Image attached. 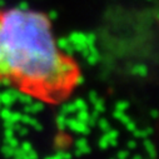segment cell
<instances>
[{
	"instance_id": "obj_39",
	"label": "cell",
	"mask_w": 159,
	"mask_h": 159,
	"mask_svg": "<svg viewBox=\"0 0 159 159\" xmlns=\"http://www.w3.org/2000/svg\"><path fill=\"white\" fill-rule=\"evenodd\" d=\"M47 16H48V19H49L50 21L57 20V19H58V11H57V10H50L49 14H48Z\"/></svg>"
},
{
	"instance_id": "obj_14",
	"label": "cell",
	"mask_w": 159,
	"mask_h": 159,
	"mask_svg": "<svg viewBox=\"0 0 159 159\" xmlns=\"http://www.w3.org/2000/svg\"><path fill=\"white\" fill-rule=\"evenodd\" d=\"M76 119L79 122H83V123H88V119H89V116H90V113L87 110V109H84V110H76Z\"/></svg>"
},
{
	"instance_id": "obj_12",
	"label": "cell",
	"mask_w": 159,
	"mask_h": 159,
	"mask_svg": "<svg viewBox=\"0 0 159 159\" xmlns=\"http://www.w3.org/2000/svg\"><path fill=\"white\" fill-rule=\"evenodd\" d=\"M36 122H38L36 119L31 118L30 114H26V113L21 114V116H20V123H23V124H25V125H31V127H34V125L36 124Z\"/></svg>"
},
{
	"instance_id": "obj_42",
	"label": "cell",
	"mask_w": 159,
	"mask_h": 159,
	"mask_svg": "<svg viewBox=\"0 0 159 159\" xmlns=\"http://www.w3.org/2000/svg\"><path fill=\"white\" fill-rule=\"evenodd\" d=\"M79 150H80V153H82V155L83 154H89V153H92V149H90V147L87 144V145H84V147H82V148H78Z\"/></svg>"
},
{
	"instance_id": "obj_35",
	"label": "cell",
	"mask_w": 159,
	"mask_h": 159,
	"mask_svg": "<svg viewBox=\"0 0 159 159\" xmlns=\"http://www.w3.org/2000/svg\"><path fill=\"white\" fill-rule=\"evenodd\" d=\"M116 157L119 159H127V158H129V150H119Z\"/></svg>"
},
{
	"instance_id": "obj_3",
	"label": "cell",
	"mask_w": 159,
	"mask_h": 159,
	"mask_svg": "<svg viewBox=\"0 0 159 159\" xmlns=\"http://www.w3.org/2000/svg\"><path fill=\"white\" fill-rule=\"evenodd\" d=\"M44 110V103L43 102H31L30 104H25L24 113L26 114H38Z\"/></svg>"
},
{
	"instance_id": "obj_10",
	"label": "cell",
	"mask_w": 159,
	"mask_h": 159,
	"mask_svg": "<svg viewBox=\"0 0 159 159\" xmlns=\"http://www.w3.org/2000/svg\"><path fill=\"white\" fill-rule=\"evenodd\" d=\"M143 144H144V148H145V150L148 152L149 157H150L152 159H154L155 155H157V153H155V147H154V144L152 143V140L148 139V137H147V138H144Z\"/></svg>"
},
{
	"instance_id": "obj_28",
	"label": "cell",
	"mask_w": 159,
	"mask_h": 159,
	"mask_svg": "<svg viewBox=\"0 0 159 159\" xmlns=\"http://www.w3.org/2000/svg\"><path fill=\"white\" fill-rule=\"evenodd\" d=\"M98 144H99V148H100V149H103V150L108 149V147H109V138L104 134V135L99 139V143H98Z\"/></svg>"
},
{
	"instance_id": "obj_53",
	"label": "cell",
	"mask_w": 159,
	"mask_h": 159,
	"mask_svg": "<svg viewBox=\"0 0 159 159\" xmlns=\"http://www.w3.org/2000/svg\"><path fill=\"white\" fill-rule=\"evenodd\" d=\"M150 115H152V118H153V119H157V118H158V111H157V109H152Z\"/></svg>"
},
{
	"instance_id": "obj_19",
	"label": "cell",
	"mask_w": 159,
	"mask_h": 159,
	"mask_svg": "<svg viewBox=\"0 0 159 159\" xmlns=\"http://www.w3.org/2000/svg\"><path fill=\"white\" fill-rule=\"evenodd\" d=\"M84 76L82 74H74V76L71 78V84L74 85H83L84 84Z\"/></svg>"
},
{
	"instance_id": "obj_45",
	"label": "cell",
	"mask_w": 159,
	"mask_h": 159,
	"mask_svg": "<svg viewBox=\"0 0 159 159\" xmlns=\"http://www.w3.org/2000/svg\"><path fill=\"white\" fill-rule=\"evenodd\" d=\"M97 120H98L97 118H94V116H92V115H90V116H89V119H88V123H87V124H88L89 127H94V125L97 124Z\"/></svg>"
},
{
	"instance_id": "obj_41",
	"label": "cell",
	"mask_w": 159,
	"mask_h": 159,
	"mask_svg": "<svg viewBox=\"0 0 159 159\" xmlns=\"http://www.w3.org/2000/svg\"><path fill=\"white\" fill-rule=\"evenodd\" d=\"M14 133H15V130H14L13 128H5V130H4V137H7V138L14 137Z\"/></svg>"
},
{
	"instance_id": "obj_8",
	"label": "cell",
	"mask_w": 159,
	"mask_h": 159,
	"mask_svg": "<svg viewBox=\"0 0 159 159\" xmlns=\"http://www.w3.org/2000/svg\"><path fill=\"white\" fill-rule=\"evenodd\" d=\"M55 123H57V127H58L59 132H64L66 129V115L59 113L55 118Z\"/></svg>"
},
{
	"instance_id": "obj_29",
	"label": "cell",
	"mask_w": 159,
	"mask_h": 159,
	"mask_svg": "<svg viewBox=\"0 0 159 159\" xmlns=\"http://www.w3.org/2000/svg\"><path fill=\"white\" fill-rule=\"evenodd\" d=\"M11 114V110L9 109V107H5L3 109H0V118L3 119V120H7V119L10 116Z\"/></svg>"
},
{
	"instance_id": "obj_22",
	"label": "cell",
	"mask_w": 159,
	"mask_h": 159,
	"mask_svg": "<svg viewBox=\"0 0 159 159\" xmlns=\"http://www.w3.org/2000/svg\"><path fill=\"white\" fill-rule=\"evenodd\" d=\"M68 44H70V43H69V40H68V38H59L58 40L55 42L57 48H58V49H60V50H63Z\"/></svg>"
},
{
	"instance_id": "obj_1",
	"label": "cell",
	"mask_w": 159,
	"mask_h": 159,
	"mask_svg": "<svg viewBox=\"0 0 159 159\" xmlns=\"http://www.w3.org/2000/svg\"><path fill=\"white\" fill-rule=\"evenodd\" d=\"M61 60L45 14L18 8L0 13V61L10 65L16 83L60 100V90L71 84L59 74Z\"/></svg>"
},
{
	"instance_id": "obj_26",
	"label": "cell",
	"mask_w": 159,
	"mask_h": 159,
	"mask_svg": "<svg viewBox=\"0 0 159 159\" xmlns=\"http://www.w3.org/2000/svg\"><path fill=\"white\" fill-rule=\"evenodd\" d=\"M128 108H129V102H125V100H120V102H116V103H115V109H116V110L125 111Z\"/></svg>"
},
{
	"instance_id": "obj_46",
	"label": "cell",
	"mask_w": 159,
	"mask_h": 159,
	"mask_svg": "<svg viewBox=\"0 0 159 159\" xmlns=\"http://www.w3.org/2000/svg\"><path fill=\"white\" fill-rule=\"evenodd\" d=\"M73 47H74V50H75V52L80 53L84 48H87V44H75V45H73Z\"/></svg>"
},
{
	"instance_id": "obj_47",
	"label": "cell",
	"mask_w": 159,
	"mask_h": 159,
	"mask_svg": "<svg viewBox=\"0 0 159 159\" xmlns=\"http://www.w3.org/2000/svg\"><path fill=\"white\" fill-rule=\"evenodd\" d=\"M124 114V111H120V110H114V113H113V116L115 118V119H118V120H119V119H120L122 118V115Z\"/></svg>"
},
{
	"instance_id": "obj_34",
	"label": "cell",
	"mask_w": 159,
	"mask_h": 159,
	"mask_svg": "<svg viewBox=\"0 0 159 159\" xmlns=\"http://www.w3.org/2000/svg\"><path fill=\"white\" fill-rule=\"evenodd\" d=\"M87 144H88V142H87L85 138H79V139L75 140V147L76 148H82V147H84Z\"/></svg>"
},
{
	"instance_id": "obj_31",
	"label": "cell",
	"mask_w": 159,
	"mask_h": 159,
	"mask_svg": "<svg viewBox=\"0 0 159 159\" xmlns=\"http://www.w3.org/2000/svg\"><path fill=\"white\" fill-rule=\"evenodd\" d=\"M63 52L65 53V55H66V57H73V54L75 53L73 44H68V45H66V47L63 49Z\"/></svg>"
},
{
	"instance_id": "obj_37",
	"label": "cell",
	"mask_w": 159,
	"mask_h": 159,
	"mask_svg": "<svg viewBox=\"0 0 159 159\" xmlns=\"http://www.w3.org/2000/svg\"><path fill=\"white\" fill-rule=\"evenodd\" d=\"M88 97H89V102H90V103H95V102L98 100V98H99L98 94H97V92H94V90L89 92V95H88Z\"/></svg>"
},
{
	"instance_id": "obj_2",
	"label": "cell",
	"mask_w": 159,
	"mask_h": 159,
	"mask_svg": "<svg viewBox=\"0 0 159 159\" xmlns=\"http://www.w3.org/2000/svg\"><path fill=\"white\" fill-rule=\"evenodd\" d=\"M69 127V129L74 133H78V134H83V135H87L90 133V127L87 124V123H83V122H79L76 118H66V128Z\"/></svg>"
},
{
	"instance_id": "obj_7",
	"label": "cell",
	"mask_w": 159,
	"mask_h": 159,
	"mask_svg": "<svg viewBox=\"0 0 159 159\" xmlns=\"http://www.w3.org/2000/svg\"><path fill=\"white\" fill-rule=\"evenodd\" d=\"M73 154L69 152H65L64 149H58L53 155H47V159H69L71 158Z\"/></svg>"
},
{
	"instance_id": "obj_56",
	"label": "cell",
	"mask_w": 159,
	"mask_h": 159,
	"mask_svg": "<svg viewBox=\"0 0 159 159\" xmlns=\"http://www.w3.org/2000/svg\"><path fill=\"white\" fill-rule=\"evenodd\" d=\"M5 7V0H0V9H3Z\"/></svg>"
},
{
	"instance_id": "obj_20",
	"label": "cell",
	"mask_w": 159,
	"mask_h": 159,
	"mask_svg": "<svg viewBox=\"0 0 159 159\" xmlns=\"http://www.w3.org/2000/svg\"><path fill=\"white\" fill-rule=\"evenodd\" d=\"M85 59H87L88 64H90V65H95V64L100 60V54H90V53H89V55H88Z\"/></svg>"
},
{
	"instance_id": "obj_4",
	"label": "cell",
	"mask_w": 159,
	"mask_h": 159,
	"mask_svg": "<svg viewBox=\"0 0 159 159\" xmlns=\"http://www.w3.org/2000/svg\"><path fill=\"white\" fill-rule=\"evenodd\" d=\"M68 40L73 45H75V44H87V34L80 33V31H73L68 36Z\"/></svg>"
},
{
	"instance_id": "obj_44",
	"label": "cell",
	"mask_w": 159,
	"mask_h": 159,
	"mask_svg": "<svg viewBox=\"0 0 159 159\" xmlns=\"http://www.w3.org/2000/svg\"><path fill=\"white\" fill-rule=\"evenodd\" d=\"M26 155H28V159H36L39 155H38V153L34 150V149H31V150H29L28 153H26Z\"/></svg>"
},
{
	"instance_id": "obj_33",
	"label": "cell",
	"mask_w": 159,
	"mask_h": 159,
	"mask_svg": "<svg viewBox=\"0 0 159 159\" xmlns=\"http://www.w3.org/2000/svg\"><path fill=\"white\" fill-rule=\"evenodd\" d=\"M105 135H107L109 139H111V138H118V137H119V132L115 130V129H109L108 132H105Z\"/></svg>"
},
{
	"instance_id": "obj_18",
	"label": "cell",
	"mask_w": 159,
	"mask_h": 159,
	"mask_svg": "<svg viewBox=\"0 0 159 159\" xmlns=\"http://www.w3.org/2000/svg\"><path fill=\"white\" fill-rule=\"evenodd\" d=\"M13 157L15 159H28V155L24 150L20 149V147H16L14 148V153H13Z\"/></svg>"
},
{
	"instance_id": "obj_24",
	"label": "cell",
	"mask_w": 159,
	"mask_h": 159,
	"mask_svg": "<svg viewBox=\"0 0 159 159\" xmlns=\"http://www.w3.org/2000/svg\"><path fill=\"white\" fill-rule=\"evenodd\" d=\"M4 144H9L10 147L16 148V147H19V139H16L15 137H10V138L4 137Z\"/></svg>"
},
{
	"instance_id": "obj_48",
	"label": "cell",
	"mask_w": 159,
	"mask_h": 159,
	"mask_svg": "<svg viewBox=\"0 0 159 159\" xmlns=\"http://www.w3.org/2000/svg\"><path fill=\"white\" fill-rule=\"evenodd\" d=\"M119 120H120V122H122L123 124H125V123H128V122L130 120V118H129V116H128L127 114H123V115H122V118L119 119Z\"/></svg>"
},
{
	"instance_id": "obj_38",
	"label": "cell",
	"mask_w": 159,
	"mask_h": 159,
	"mask_svg": "<svg viewBox=\"0 0 159 159\" xmlns=\"http://www.w3.org/2000/svg\"><path fill=\"white\" fill-rule=\"evenodd\" d=\"M19 10H21V11H28L29 10V4L26 3V2H21V3H19V5L16 7Z\"/></svg>"
},
{
	"instance_id": "obj_59",
	"label": "cell",
	"mask_w": 159,
	"mask_h": 159,
	"mask_svg": "<svg viewBox=\"0 0 159 159\" xmlns=\"http://www.w3.org/2000/svg\"><path fill=\"white\" fill-rule=\"evenodd\" d=\"M0 13H2V10H0Z\"/></svg>"
},
{
	"instance_id": "obj_36",
	"label": "cell",
	"mask_w": 159,
	"mask_h": 159,
	"mask_svg": "<svg viewBox=\"0 0 159 159\" xmlns=\"http://www.w3.org/2000/svg\"><path fill=\"white\" fill-rule=\"evenodd\" d=\"M7 92H8V93H9L10 95H13V97H14L15 99H18V95L20 94V90H19L18 88H9V89H8Z\"/></svg>"
},
{
	"instance_id": "obj_58",
	"label": "cell",
	"mask_w": 159,
	"mask_h": 159,
	"mask_svg": "<svg viewBox=\"0 0 159 159\" xmlns=\"http://www.w3.org/2000/svg\"><path fill=\"white\" fill-rule=\"evenodd\" d=\"M0 105H2V100H0Z\"/></svg>"
},
{
	"instance_id": "obj_23",
	"label": "cell",
	"mask_w": 159,
	"mask_h": 159,
	"mask_svg": "<svg viewBox=\"0 0 159 159\" xmlns=\"http://www.w3.org/2000/svg\"><path fill=\"white\" fill-rule=\"evenodd\" d=\"M93 104H94V109L98 110L99 113H104L105 111V104H104V100L103 99L98 98V100L95 103H93Z\"/></svg>"
},
{
	"instance_id": "obj_25",
	"label": "cell",
	"mask_w": 159,
	"mask_h": 159,
	"mask_svg": "<svg viewBox=\"0 0 159 159\" xmlns=\"http://www.w3.org/2000/svg\"><path fill=\"white\" fill-rule=\"evenodd\" d=\"M20 116H21V113H19V111H11V114H10V116L7 119V120H9V122H11L13 124H15V123H20Z\"/></svg>"
},
{
	"instance_id": "obj_9",
	"label": "cell",
	"mask_w": 159,
	"mask_h": 159,
	"mask_svg": "<svg viewBox=\"0 0 159 159\" xmlns=\"http://www.w3.org/2000/svg\"><path fill=\"white\" fill-rule=\"evenodd\" d=\"M132 74H134V75H139V76L144 78V76L148 75V68H147V65H144V64L134 65L133 69H132Z\"/></svg>"
},
{
	"instance_id": "obj_13",
	"label": "cell",
	"mask_w": 159,
	"mask_h": 159,
	"mask_svg": "<svg viewBox=\"0 0 159 159\" xmlns=\"http://www.w3.org/2000/svg\"><path fill=\"white\" fill-rule=\"evenodd\" d=\"M75 111H76V108H75L74 103H66V104H63L60 107V113L61 114L68 115V114H73Z\"/></svg>"
},
{
	"instance_id": "obj_21",
	"label": "cell",
	"mask_w": 159,
	"mask_h": 159,
	"mask_svg": "<svg viewBox=\"0 0 159 159\" xmlns=\"http://www.w3.org/2000/svg\"><path fill=\"white\" fill-rule=\"evenodd\" d=\"M74 105H75V108H76V110H84V109H88V105H87V103L82 99V98H78V99H75V102H74Z\"/></svg>"
},
{
	"instance_id": "obj_30",
	"label": "cell",
	"mask_w": 159,
	"mask_h": 159,
	"mask_svg": "<svg viewBox=\"0 0 159 159\" xmlns=\"http://www.w3.org/2000/svg\"><path fill=\"white\" fill-rule=\"evenodd\" d=\"M97 42V35L94 33H89L87 34V45H92V44H95Z\"/></svg>"
},
{
	"instance_id": "obj_16",
	"label": "cell",
	"mask_w": 159,
	"mask_h": 159,
	"mask_svg": "<svg viewBox=\"0 0 159 159\" xmlns=\"http://www.w3.org/2000/svg\"><path fill=\"white\" fill-rule=\"evenodd\" d=\"M97 124L99 125V128L105 133V132H108L109 129H110V124H109V122L107 120V119H104V118H98V120H97Z\"/></svg>"
},
{
	"instance_id": "obj_11",
	"label": "cell",
	"mask_w": 159,
	"mask_h": 159,
	"mask_svg": "<svg viewBox=\"0 0 159 159\" xmlns=\"http://www.w3.org/2000/svg\"><path fill=\"white\" fill-rule=\"evenodd\" d=\"M133 134H134V137L135 138H140V139H144V138H147L148 135H150L152 133H153V129L152 128H145V129H134L133 132H132Z\"/></svg>"
},
{
	"instance_id": "obj_32",
	"label": "cell",
	"mask_w": 159,
	"mask_h": 159,
	"mask_svg": "<svg viewBox=\"0 0 159 159\" xmlns=\"http://www.w3.org/2000/svg\"><path fill=\"white\" fill-rule=\"evenodd\" d=\"M19 147H20V149H21V150H24L25 153H28L29 150H31V149H33V145H31V143H29V142H23Z\"/></svg>"
},
{
	"instance_id": "obj_51",
	"label": "cell",
	"mask_w": 159,
	"mask_h": 159,
	"mask_svg": "<svg viewBox=\"0 0 159 159\" xmlns=\"http://www.w3.org/2000/svg\"><path fill=\"white\" fill-rule=\"evenodd\" d=\"M118 144V138H111V139H109V145L110 147H115Z\"/></svg>"
},
{
	"instance_id": "obj_15",
	"label": "cell",
	"mask_w": 159,
	"mask_h": 159,
	"mask_svg": "<svg viewBox=\"0 0 159 159\" xmlns=\"http://www.w3.org/2000/svg\"><path fill=\"white\" fill-rule=\"evenodd\" d=\"M16 100H19L21 104H30L31 102H33V95L31 94H28V93H20L19 95H18V99Z\"/></svg>"
},
{
	"instance_id": "obj_5",
	"label": "cell",
	"mask_w": 159,
	"mask_h": 159,
	"mask_svg": "<svg viewBox=\"0 0 159 159\" xmlns=\"http://www.w3.org/2000/svg\"><path fill=\"white\" fill-rule=\"evenodd\" d=\"M68 143H69L68 137H65V135L63 134V132H60V134L57 135V137H55V140H54L55 150H58V149H64V148L68 145Z\"/></svg>"
},
{
	"instance_id": "obj_40",
	"label": "cell",
	"mask_w": 159,
	"mask_h": 159,
	"mask_svg": "<svg viewBox=\"0 0 159 159\" xmlns=\"http://www.w3.org/2000/svg\"><path fill=\"white\" fill-rule=\"evenodd\" d=\"M18 133H19L20 137H25V135L29 134V128H26V127H20L19 130H18Z\"/></svg>"
},
{
	"instance_id": "obj_17",
	"label": "cell",
	"mask_w": 159,
	"mask_h": 159,
	"mask_svg": "<svg viewBox=\"0 0 159 159\" xmlns=\"http://www.w3.org/2000/svg\"><path fill=\"white\" fill-rule=\"evenodd\" d=\"M0 150H2V154H3L5 158H10V157H13V153H14V148L10 147L9 144H4Z\"/></svg>"
},
{
	"instance_id": "obj_50",
	"label": "cell",
	"mask_w": 159,
	"mask_h": 159,
	"mask_svg": "<svg viewBox=\"0 0 159 159\" xmlns=\"http://www.w3.org/2000/svg\"><path fill=\"white\" fill-rule=\"evenodd\" d=\"M33 128H34L36 132H42V130H43V125H42L40 123H39V122H36V124H35Z\"/></svg>"
},
{
	"instance_id": "obj_57",
	"label": "cell",
	"mask_w": 159,
	"mask_h": 159,
	"mask_svg": "<svg viewBox=\"0 0 159 159\" xmlns=\"http://www.w3.org/2000/svg\"><path fill=\"white\" fill-rule=\"evenodd\" d=\"M133 158H134V159H142V155H140V154H139V155L137 154V155H134Z\"/></svg>"
},
{
	"instance_id": "obj_27",
	"label": "cell",
	"mask_w": 159,
	"mask_h": 159,
	"mask_svg": "<svg viewBox=\"0 0 159 159\" xmlns=\"http://www.w3.org/2000/svg\"><path fill=\"white\" fill-rule=\"evenodd\" d=\"M13 83V80L10 79L9 75H2L0 76V85L2 87H10Z\"/></svg>"
},
{
	"instance_id": "obj_52",
	"label": "cell",
	"mask_w": 159,
	"mask_h": 159,
	"mask_svg": "<svg viewBox=\"0 0 159 159\" xmlns=\"http://www.w3.org/2000/svg\"><path fill=\"white\" fill-rule=\"evenodd\" d=\"M4 128H14V124L9 120H4Z\"/></svg>"
},
{
	"instance_id": "obj_54",
	"label": "cell",
	"mask_w": 159,
	"mask_h": 159,
	"mask_svg": "<svg viewBox=\"0 0 159 159\" xmlns=\"http://www.w3.org/2000/svg\"><path fill=\"white\" fill-rule=\"evenodd\" d=\"M99 114H100V113H99V111H98V110H95V109H94V110H93V113H92V114H90V115H92V116H94V118H97V119H98V118H99Z\"/></svg>"
},
{
	"instance_id": "obj_55",
	"label": "cell",
	"mask_w": 159,
	"mask_h": 159,
	"mask_svg": "<svg viewBox=\"0 0 159 159\" xmlns=\"http://www.w3.org/2000/svg\"><path fill=\"white\" fill-rule=\"evenodd\" d=\"M74 155H75V157H80V155H82V153H80V150H79L78 148L75 149V152H74Z\"/></svg>"
},
{
	"instance_id": "obj_43",
	"label": "cell",
	"mask_w": 159,
	"mask_h": 159,
	"mask_svg": "<svg viewBox=\"0 0 159 159\" xmlns=\"http://www.w3.org/2000/svg\"><path fill=\"white\" fill-rule=\"evenodd\" d=\"M125 127H127V130H129V132H133V130L137 128L135 123H134V122H132V120H129L128 123H125Z\"/></svg>"
},
{
	"instance_id": "obj_49",
	"label": "cell",
	"mask_w": 159,
	"mask_h": 159,
	"mask_svg": "<svg viewBox=\"0 0 159 159\" xmlns=\"http://www.w3.org/2000/svg\"><path fill=\"white\" fill-rule=\"evenodd\" d=\"M127 145H128V149H129V150H130V149H135V148H137V143H135L134 140H129Z\"/></svg>"
},
{
	"instance_id": "obj_6",
	"label": "cell",
	"mask_w": 159,
	"mask_h": 159,
	"mask_svg": "<svg viewBox=\"0 0 159 159\" xmlns=\"http://www.w3.org/2000/svg\"><path fill=\"white\" fill-rule=\"evenodd\" d=\"M0 100H2V104L4 107H11L16 102V99L13 95H10L7 90L4 93H0Z\"/></svg>"
}]
</instances>
